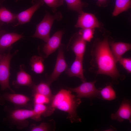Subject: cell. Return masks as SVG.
<instances>
[{
  "label": "cell",
  "mask_w": 131,
  "mask_h": 131,
  "mask_svg": "<svg viewBox=\"0 0 131 131\" xmlns=\"http://www.w3.org/2000/svg\"><path fill=\"white\" fill-rule=\"evenodd\" d=\"M92 57L90 64L95 68L97 74L107 75L112 79L114 84H117L118 80H123L125 77L120 74L116 65V62L111 52L107 37L103 40H97L91 51Z\"/></svg>",
  "instance_id": "cell-1"
},
{
  "label": "cell",
  "mask_w": 131,
  "mask_h": 131,
  "mask_svg": "<svg viewBox=\"0 0 131 131\" xmlns=\"http://www.w3.org/2000/svg\"><path fill=\"white\" fill-rule=\"evenodd\" d=\"M81 102L80 98L73 94L70 90L62 89L53 95L49 105L67 113V118L72 123L81 122V119L77 115L76 109Z\"/></svg>",
  "instance_id": "cell-2"
},
{
  "label": "cell",
  "mask_w": 131,
  "mask_h": 131,
  "mask_svg": "<svg viewBox=\"0 0 131 131\" xmlns=\"http://www.w3.org/2000/svg\"><path fill=\"white\" fill-rule=\"evenodd\" d=\"M61 16L60 12L56 13L54 15L46 13L41 21L37 25L35 33L32 37L39 38L46 42L50 38V30L54 20H60Z\"/></svg>",
  "instance_id": "cell-3"
},
{
  "label": "cell",
  "mask_w": 131,
  "mask_h": 131,
  "mask_svg": "<svg viewBox=\"0 0 131 131\" xmlns=\"http://www.w3.org/2000/svg\"><path fill=\"white\" fill-rule=\"evenodd\" d=\"M9 118L18 129L27 127L28 124L27 119L31 118L36 121L41 120V116L36 114L33 109H17L11 110L9 115Z\"/></svg>",
  "instance_id": "cell-4"
},
{
  "label": "cell",
  "mask_w": 131,
  "mask_h": 131,
  "mask_svg": "<svg viewBox=\"0 0 131 131\" xmlns=\"http://www.w3.org/2000/svg\"><path fill=\"white\" fill-rule=\"evenodd\" d=\"M12 48V47L10 48L8 50L7 53L4 54L0 60V85L2 91L8 89L12 93H15L9 85L10 64L11 58L17 51H16L13 54H11L10 51Z\"/></svg>",
  "instance_id": "cell-5"
},
{
  "label": "cell",
  "mask_w": 131,
  "mask_h": 131,
  "mask_svg": "<svg viewBox=\"0 0 131 131\" xmlns=\"http://www.w3.org/2000/svg\"><path fill=\"white\" fill-rule=\"evenodd\" d=\"M96 81L83 82L79 86L75 88L67 87L68 90L75 93L78 98H87L92 99L97 98L101 99L99 89L96 88L95 83Z\"/></svg>",
  "instance_id": "cell-6"
},
{
  "label": "cell",
  "mask_w": 131,
  "mask_h": 131,
  "mask_svg": "<svg viewBox=\"0 0 131 131\" xmlns=\"http://www.w3.org/2000/svg\"><path fill=\"white\" fill-rule=\"evenodd\" d=\"M64 45L61 44L58 52L53 71L48 78L47 82L49 85L57 79L61 74L68 68L64 55Z\"/></svg>",
  "instance_id": "cell-7"
},
{
  "label": "cell",
  "mask_w": 131,
  "mask_h": 131,
  "mask_svg": "<svg viewBox=\"0 0 131 131\" xmlns=\"http://www.w3.org/2000/svg\"><path fill=\"white\" fill-rule=\"evenodd\" d=\"M64 32L59 30L56 32L42 47V55L44 58L55 52L61 45V42Z\"/></svg>",
  "instance_id": "cell-8"
},
{
  "label": "cell",
  "mask_w": 131,
  "mask_h": 131,
  "mask_svg": "<svg viewBox=\"0 0 131 131\" xmlns=\"http://www.w3.org/2000/svg\"><path fill=\"white\" fill-rule=\"evenodd\" d=\"M101 26V23L94 15L83 11L79 14L77 22L75 25L76 27L80 28L82 29H95L96 28H100Z\"/></svg>",
  "instance_id": "cell-9"
},
{
  "label": "cell",
  "mask_w": 131,
  "mask_h": 131,
  "mask_svg": "<svg viewBox=\"0 0 131 131\" xmlns=\"http://www.w3.org/2000/svg\"><path fill=\"white\" fill-rule=\"evenodd\" d=\"M86 42L77 33L71 39L67 49L72 50L75 55L76 57L83 59Z\"/></svg>",
  "instance_id": "cell-10"
},
{
  "label": "cell",
  "mask_w": 131,
  "mask_h": 131,
  "mask_svg": "<svg viewBox=\"0 0 131 131\" xmlns=\"http://www.w3.org/2000/svg\"><path fill=\"white\" fill-rule=\"evenodd\" d=\"M30 100L29 98L22 94L7 93L0 94V105H1L7 101L17 106H24L27 105Z\"/></svg>",
  "instance_id": "cell-11"
},
{
  "label": "cell",
  "mask_w": 131,
  "mask_h": 131,
  "mask_svg": "<svg viewBox=\"0 0 131 131\" xmlns=\"http://www.w3.org/2000/svg\"><path fill=\"white\" fill-rule=\"evenodd\" d=\"M131 101L126 98L124 99L117 111L111 114V119L117 120L120 122H122L124 120H128L131 123Z\"/></svg>",
  "instance_id": "cell-12"
},
{
  "label": "cell",
  "mask_w": 131,
  "mask_h": 131,
  "mask_svg": "<svg viewBox=\"0 0 131 131\" xmlns=\"http://www.w3.org/2000/svg\"><path fill=\"white\" fill-rule=\"evenodd\" d=\"M43 4V0H38L31 7L16 14V19L18 23L14 26H16L29 22L34 12Z\"/></svg>",
  "instance_id": "cell-13"
},
{
  "label": "cell",
  "mask_w": 131,
  "mask_h": 131,
  "mask_svg": "<svg viewBox=\"0 0 131 131\" xmlns=\"http://www.w3.org/2000/svg\"><path fill=\"white\" fill-rule=\"evenodd\" d=\"M22 34L16 33H7L0 36V53L8 50L13 44L22 38Z\"/></svg>",
  "instance_id": "cell-14"
},
{
  "label": "cell",
  "mask_w": 131,
  "mask_h": 131,
  "mask_svg": "<svg viewBox=\"0 0 131 131\" xmlns=\"http://www.w3.org/2000/svg\"><path fill=\"white\" fill-rule=\"evenodd\" d=\"M24 66H20V71L17 74L16 79L13 82L12 84L15 88H19L20 86H26L33 87L34 85L31 76L25 71Z\"/></svg>",
  "instance_id": "cell-15"
},
{
  "label": "cell",
  "mask_w": 131,
  "mask_h": 131,
  "mask_svg": "<svg viewBox=\"0 0 131 131\" xmlns=\"http://www.w3.org/2000/svg\"><path fill=\"white\" fill-rule=\"evenodd\" d=\"M83 59L76 57L71 66L66 71V73L70 77L75 76L79 78L83 82L86 81L83 68Z\"/></svg>",
  "instance_id": "cell-16"
},
{
  "label": "cell",
  "mask_w": 131,
  "mask_h": 131,
  "mask_svg": "<svg viewBox=\"0 0 131 131\" xmlns=\"http://www.w3.org/2000/svg\"><path fill=\"white\" fill-rule=\"evenodd\" d=\"M110 45L111 52L117 62L126 52L131 49V44L121 42H111Z\"/></svg>",
  "instance_id": "cell-17"
},
{
  "label": "cell",
  "mask_w": 131,
  "mask_h": 131,
  "mask_svg": "<svg viewBox=\"0 0 131 131\" xmlns=\"http://www.w3.org/2000/svg\"><path fill=\"white\" fill-rule=\"evenodd\" d=\"M44 59L42 56L36 55L32 56L30 61L31 70L37 74L43 73L44 70Z\"/></svg>",
  "instance_id": "cell-18"
},
{
  "label": "cell",
  "mask_w": 131,
  "mask_h": 131,
  "mask_svg": "<svg viewBox=\"0 0 131 131\" xmlns=\"http://www.w3.org/2000/svg\"><path fill=\"white\" fill-rule=\"evenodd\" d=\"M55 109L49 105H46L44 104H34L33 110L36 114L46 117L52 115Z\"/></svg>",
  "instance_id": "cell-19"
},
{
  "label": "cell",
  "mask_w": 131,
  "mask_h": 131,
  "mask_svg": "<svg viewBox=\"0 0 131 131\" xmlns=\"http://www.w3.org/2000/svg\"><path fill=\"white\" fill-rule=\"evenodd\" d=\"M131 0H116L115 8L112 13L114 16L127 11L131 8Z\"/></svg>",
  "instance_id": "cell-20"
},
{
  "label": "cell",
  "mask_w": 131,
  "mask_h": 131,
  "mask_svg": "<svg viewBox=\"0 0 131 131\" xmlns=\"http://www.w3.org/2000/svg\"><path fill=\"white\" fill-rule=\"evenodd\" d=\"M99 90L101 99L111 101L116 98V93L111 83L107 84L104 87Z\"/></svg>",
  "instance_id": "cell-21"
},
{
  "label": "cell",
  "mask_w": 131,
  "mask_h": 131,
  "mask_svg": "<svg viewBox=\"0 0 131 131\" xmlns=\"http://www.w3.org/2000/svg\"><path fill=\"white\" fill-rule=\"evenodd\" d=\"M50 85L47 82H41L37 85L33 86V91L34 93H38L52 98L53 95L52 94Z\"/></svg>",
  "instance_id": "cell-22"
},
{
  "label": "cell",
  "mask_w": 131,
  "mask_h": 131,
  "mask_svg": "<svg viewBox=\"0 0 131 131\" xmlns=\"http://www.w3.org/2000/svg\"><path fill=\"white\" fill-rule=\"evenodd\" d=\"M16 15L5 7L0 8V21L1 22L7 24L13 23L16 19Z\"/></svg>",
  "instance_id": "cell-23"
},
{
  "label": "cell",
  "mask_w": 131,
  "mask_h": 131,
  "mask_svg": "<svg viewBox=\"0 0 131 131\" xmlns=\"http://www.w3.org/2000/svg\"><path fill=\"white\" fill-rule=\"evenodd\" d=\"M68 8L71 10L76 11L79 14L82 13V7L84 5L81 0H64Z\"/></svg>",
  "instance_id": "cell-24"
},
{
  "label": "cell",
  "mask_w": 131,
  "mask_h": 131,
  "mask_svg": "<svg viewBox=\"0 0 131 131\" xmlns=\"http://www.w3.org/2000/svg\"><path fill=\"white\" fill-rule=\"evenodd\" d=\"M94 30V29H82L78 33L85 41L90 42L93 37Z\"/></svg>",
  "instance_id": "cell-25"
},
{
  "label": "cell",
  "mask_w": 131,
  "mask_h": 131,
  "mask_svg": "<svg viewBox=\"0 0 131 131\" xmlns=\"http://www.w3.org/2000/svg\"><path fill=\"white\" fill-rule=\"evenodd\" d=\"M34 104H49L52 98L43 95L34 93L33 95Z\"/></svg>",
  "instance_id": "cell-26"
},
{
  "label": "cell",
  "mask_w": 131,
  "mask_h": 131,
  "mask_svg": "<svg viewBox=\"0 0 131 131\" xmlns=\"http://www.w3.org/2000/svg\"><path fill=\"white\" fill-rule=\"evenodd\" d=\"M49 7L51 8L54 13L56 11L57 8L62 5L64 0H43Z\"/></svg>",
  "instance_id": "cell-27"
},
{
  "label": "cell",
  "mask_w": 131,
  "mask_h": 131,
  "mask_svg": "<svg viewBox=\"0 0 131 131\" xmlns=\"http://www.w3.org/2000/svg\"><path fill=\"white\" fill-rule=\"evenodd\" d=\"M118 62L119 63L128 73H131V59L130 57L120 58Z\"/></svg>",
  "instance_id": "cell-28"
},
{
  "label": "cell",
  "mask_w": 131,
  "mask_h": 131,
  "mask_svg": "<svg viewBox=\"0 0 131 131\" xmlns=\"http://www.w3.org/2000/svg\"><path fill=\"white\" fill-rule=\"evenodd\" d=\"M49 130L48 124L46 123H41L38 125H33L31 128V131H47Z\"/></svg>",
  "instance_id": "cell-29"
},
{
  "label": "cell",
  "mask_w": 131,
  "mask_h": 131,
  "mask_svg": "<svg viewBox=\"0 0 131 131\" xmlns=\"http://www.w3.org/2000/svg\"><path fill=\"white\" fill-rule=\"evenodd\" d=\"M97 4L100 6H105L106 5L107 0H97Z\"/></svg>",
  "instance_id": "cell-30"
},
{
  "label": "cell",
  "mask_w": 131,
  "mask_h": 131,
  "mask_svg": "<svg viewBox=\"0 0 131 131\" xmlns=\"http://www.w3.org/2000/svg\"><path fill=\"white\" fill-rule=\"evenodd\" d=\"M5 0H0V5L1 6L2 3L3 2L5 1ZM18 0H15V1L16 2H17V1Z\"/></svg>",
  "instance_id": "cell-31"
},
{
  "label": "cell",
  "mask_w": 131,
  "mask_h": 131,
  "mask_svg": "<svg viewBox=\"0 0 131 131\" xmlns=\"http://www.w3.org/2000/svg\"><path fill=\"white\" fill-rule=\"evenodd\" d=\"M38 0H32L31 2L32 3V4H34Z\"/></svg>",
  "instance_id": "cell-32"
},
{
  "label": "cell",
  "mask_w": 131,
  "mask_h": 131,
  "mask_svg": "<svg viewBox=\"0 0 131 131\" xmlns=\"http://www.w3.org/2000/svg\"><path fill=\"white\" fill-rule=\"evenodd\" d=\"M4 54H2L0 53V60L2 58Z\"/></svg>",
  "instance_id": "cell-33"
}]
</instances>
